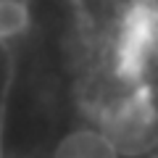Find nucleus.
<instances>
[{
    "mask_svg": "<svg viewBox=\"0 0 158 158\" xmlns=\"http://www.w3.org/2000/svg\"><path fill=\"white\" fill-rule=\"evenodd\" d=\"M66 3H71L87 24H98L108 13H113L121 3H127V0H66Z\"/></svg>",
    "mask_w": 158,
    "mask_h": 158,
    "instance_id": "1",
    "label": "nucleus"
}]
</instances>
